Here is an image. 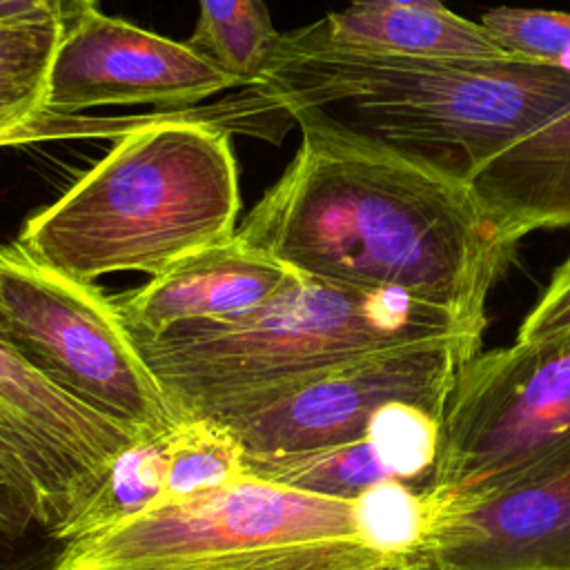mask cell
<instances>
[{
    "label": "cell",
    "instance_id": "obj_4",
    "mask_svg": "<svg viewBox=\"0 0 570 570\" xmlns=\"http://www.w3.org/2000/svg\"><path fill=\"white\" fill-rule=\"evenodd\" d=\"M131 338L185 421H227L350 361L432 341L481 345L483 330L401 292L292 272L243 316Z\"/></svg>",
    "mask_w": 570,
    "mask_h": 570
},
{
    "label": "cell",
    "instance_id": "obj_24",
    "mask_svg": "<svg viewBox=\"0 0 570 570\" xmlns=\"http://www.w3.org/2000/svg\"><path fill=\"white\" fill-rule=\"evenodd\" d=\"M570 330V256L557 267L534 307L523 318L517 341H539Z\"/></svg>",
    "mask_w": 570,
    "mask_h": 570
},
{
    "label": "cell",
    "instance_id": "obj_1",
    "mask_svg": "<svg viewBox=\"0 0 570 570\" xmlns=\"http://www.w3.org/2000/svg\"><path fill=\"white\" fill-rule=\"evenodd\" d=\"M303 140L236 238L289 272L392 289L485 330V303L510 245L468 183L327 131Z\"/></svg>",
    "mask_w": 570,
    "mask_h": 570
},
{
    "label": "cell",
    "instance_id": "obj_2",
    "mask_svg": "<svg viewBox=\"0 0 570 570\" xmlns=\"http://www.w3.org/2000/svg\"><path fill=\"white\" fill-rule=\"evenodd\" d=\"M301 129L367 142L461 183L570 107V71L525 60H439L336 42L323 20L281 33L249 85Z\"/></svg>",
    "mask_w": 570,
    "mask_h": 570
},
{
    "label": "cell",
    "instance_id": "obj_23",
    "mask_svg": "<svg viewBox=\"0 0 570 570\" xmlns=\"http://www.w3.org/2000/svg\"><path fill=\"white\" fill-rule=\"evenodd\" d=\"M65 548L49 530H22L0 517V570H56Z\"/></svg>",
    "mask_w": 570,
    "mask_h": 570
},
{
    "label": "cell",
    "instance_id": "obj_6",
    "mask_svg": "<svg viewBox=\"0 0 570 570\" xmlns=\"http://www.w3.org/2000/svg\"><path fill=\"white\" fill-rule=\"evenodd\" d=\"M441 425L432 523L568 470L570 330L476 352L459 370Z\"/></svg>",
    "mask_w": 570,
    "mask_h": 570
},
{
    "label": "cell",
    "instance_id": "obj_28",
    "mask_svg": "<svg viewBox=\"0 0 570 570\" xmlns=\"http://www.w3.org/2000/svg\"><path fill=\"white\" fill-rule=\"evenodd\" d=\"M0 147H2V145H0Z\"/></svg>",
    "mask_w": 570,
    "mask_h": 570
},
{
    "label": "cell",
    "instance_id": "obj_5",
    "mask_svg": "<svg viewBox=\"0 0 570 570\" xmlns=\"http://www.w3.org/2000/svg\"><path fill=\"white\" fill-rule=\"evenodd\" d=\"M383 559L358 537L352 499L240 474L67 543L56 570H354Z\"/></svg>",
    "mask_w": 570,
    "mask_h": 570
},
{
    "label": "cell",
    "instance_id": "obj_7",
    "mask_svg": "<svg viewBox=\"0 0 570 570\" xmlns=\"http://www.w3.org/2000/svg\"><path fill=\"white\" fill-rule=\"evenodd\" d=\"M0 334L47 381L140 441L185 419L169 401L111 298L0 245Z\"/></svg>",
    "mask_w": 570,
    "mask_h": 570
},
{
    "label": "cell",
    "instance_id": "obj_27",
    "mask_svg": "<svg viewBox=\"0 0 570 570\" xmlns=\"http://www.w3.org/2000/svg\"><path fill=\"white\" fill-rule=\"evenodd\" d=\"M367 4H396V7H430V9H445V0H356Z\"/></svg>",
    "mask_w": 570,
    "mask_h": 570
},
{
    "label": "cell",
    "instance_id": "obj_12",
    "mask_svg": "<svg viewBox=\"0 0 570 570\" xmlns=\"http://www.w3.org/2000/svg\"><path fill=\"white\" fill-rule=\"evenodd\" d=\"M289 274L285 265L234 236L114 296L111 303L131 336H158L183 323L243 316L267 303Z\"/></svg>",
    "mask_w": 570,
    "mask_h": 570
},
{
    "label": "cell",
    "instance_id": "obj_3",
    "mask_svg": "<svg viewBox=\"0 0 570 570\" xmlns=\"http://www.w3.org/2000/svg\"><path fill=\"white\" fill-rule=\"evenodd\" d=\"M276 114L283 111L245 87L120 136L60 198L24 220L16 245L53 272L94 283L111 272L158 276L232 240L240 187L229 134H263Z\"/></svg>",
    "mask_w": 570,
    "mask_h": 570
},
{
    "label": "cell",
    "instance_id": "obj_13",
    "mask_svg": "<svg viewBox=\"0 0 570 570\" xmlns=\"http://www.w3.org/2000/svg\"><path fill=\"white\" fill-rule=\"evenodd\" d=\"M67 22L0 24V145H33L76 138H120L154 125L180 109H160L134 116H62L45 109L49 73L58 47L69 31Z\"/></svg>",
    "mask_w": 570,
    "mask_h": 570
},
{
    "label": "cell",
    "instance_id": "obj_18",
    "mask_svg": "<svg viewBox=\"0 0 570 570\" xmlns=\"http://www.w3.org/2000/svg\"><path fill=\"white\" fill-rule=\"evenodd\" d=\"M243 456L238 436L225 423L214 419L183 421L167 432L163 508L191 501L238 479L245 474Z\"/></svg>",
    "mask_w": 570,
    "mask_h": 570
},
{
    "label": "cell",
    "instance_id": "obj_21",
    "mask_svg": "<svg viewBox=\"0 0 570 570\" xmlns=\"http://www.w3.org/2000/svg\"><path fill=\"white\" fill-rule=\"evenodd\" d=\"M481 24L510 56L570 71V11L503 4L488 9Z\"/></svg>",
    "mask_w": 570,
    "mask_h": 570
},
{
    "label": "cell",
    "instance_id": "obj_10",
    "mask_svg": "<svg viewBox=\"0 0 570 570\" xmlns=\"http://www.w3.org/2000/svg\"><path fill=\"white\" fill-rule=\"evenodd\" d=\"M0 414L53 510L58 532L89 499L114 459L140 441L36 372L0 334Z\"/></svg>",
    "mask_w": 570,
    "mask_h": 570
},
{
    "label": "cell",
    "instance_id": "obj_14",
    "mask_svg": "<svg viewBox=\"0 0 570 570\" xmlns=\"http://www.w3.org/2000/svg\"><path fill=\"white\" fill-rule=\"evenodd\" d=\"M470 189L514 247L534 229L570 227V107L492 156Z\"/></svg>",
    "mask_w": 570,
    "mask_h": 570
},
{
    "label": "cell",
    "instance_id": "obj_8",
    "mask_svg": "<svg viewBox=\"0 0 570 570\" xmlns=\"http://www.w3.org/2000/svg\"><path fill=\"white\" fill-rule=\"evenodd\" d=\"M481 345L432 341L370 354L312 376L225 423L245 454L334 448L365 436L374 414L396 401L443 414L459 370Z\"/></svg>",
    "mask_w": 570,
    "mask_h": 570
},
{
    "label": "cell",
    "instance_id": "obj_11",
    "mask_svg": "<svg viewBox=\"0 0 570 570\" xmlns=\"http://www.w3.org/2000/svg\"><path fill=\"white\" fill-rule=\"evenodd\" d=\"M414 559L425 570H570V468L436 519Z\"/></svg>",
    "mask_w": 570,
    "mask_h": 570
},
{
    "label": "cell",
    "instance_id": "obj_15",
    "mask_svg": "<svg viewBox=\"0 0 570 570\" xmlns=\"http://www.w3.org/2000/svg\"><path fill=\"white\" fill-rule=\"evenodd\" d=\"M321 20L336 42L356 49L439 60L510 58L481 22L461 18L448 7H396L354 0L343 11H332Z\"/></svg>",
    "mask_w": 570,
    "mask_h": 570
},
{
    "label": "cell",
    "instance_id": "obj_22",
    "mask_svg": "<svg viewBox=\"0 0 570 570\" xmlns=\"http://www.w3.org/2000/svg\"><path fill=\"white\" fill-rule=\"evenodd\" d=\"M0 517L22 530H49L58 523L18 439L0 414Z\"/></svg>",
    "mask_w": 570,
    "mask_h": 570
},
{
    "label": "cell",
    "instance_id": "obj_25",
    "mask_svg": "<svg viewBox=\"0 0 570 570\" xmlns=\"http://www.w3.org/2000/svg\"><path fill=\"white\" fill-rule=\"evenodd\" d=\"M98 9V0H0V24L60 20L76 24Z\"/></svg>",
    "mask_w": 570,
    "mask_h": 570
},
{
    "label": "cell",
    "instance_id": "obj_16",
    "mask_svg": "<svg viewBox=\"0 0 570 570\" xmlns=\"http://www.w3.org/2000/svg\"><path fill=\"white\" fill-rule=\"evenodd\" d=\"M165 463L167 434L131 443L114 459L89 499L58 532V539L82 543L163 508Z\"/></svg>",
    "mask_w": 570,
    "mask_h": 570
},
{
    "label": "cell",
    "instance_id": "obj_9",
    "mask_svg": "<svg viewBox=\"0 0 570 570\" xmlns=\"http://www.w3.org/2000/svg\"><path fill=\"white\" fill-rule=\"evenodd\" d=\"M240 82L194 49L98 9L65 33L45 109L76 116L96 107L189 109Z\"/></svg>",
    "mask_w": 570,
    "mask_h": 570
},
{
    "label": "cell",
    "instance_id": "obj_20",
    "mask_svg": "<svg viewBox=\"0 0 570 570\" xmlns=\"http://www.w3.org/2000/svg\"><path fill=\"white\" fill-rule=\"evenodd\" d=\"M358 537L383 557H414L428 539V492L405 481H381L354 499Z\"/></svg>",
    "mask_w": 570,
    "mask_h": 570
},
{
    "label": "cell",
    "instance_id": "obj_17",
    "mask_svg": "<svg viewBox=\"0 0 570 570\" xmlns=\"http://www.w3.org/2000/svg\"><path fill=\"white\" fill-rule=\"evenodd\" d=\"M189 45L249 87L267 65L278 31L263 0H198Z\"/></svg>",
    "mask_w": 570,
    "mask_h": 570
},
{
    "label": "cell",
    "instance_id": "obj_19",
    "mask_svg": "<svg viewBox=\"0 0 570 570\" xmlns=\"http://www.w3.org/2000/svg\"><path fill=\"white\" fill-rule=\"evenodd\" d=\"M441 421L439 412L396 401L374 414L365 436L392 479L428 492L441 456Z\"/></svg>",
    "mask_w": 570,
    "mask_h": 570
},
{
    "label": "cell",
    "instance_id": "obj_26",
    "mask_svg": "<svg viewBox=\"0 0 570 570\" xmlns=\"http://www.w3.org/2000/svg\"><path fill=\"white\" fill-rule=\"evenodd\" d=\"M354 570H425L414 557H390L363 568H354Z\"/></svg>",
    "mask_w": 570,
    "mask_h": 570
}]
</instances>
